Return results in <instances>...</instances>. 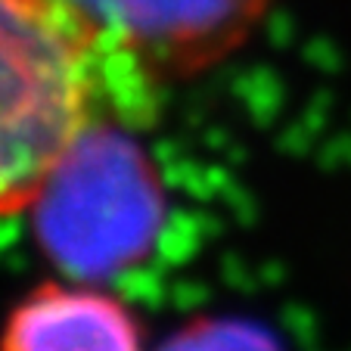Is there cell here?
Returning <instances> with one entry per match:
<instances>
[{"instance_id": "1", "label": "cell", "mask_w": 351, "mask_h": 351, "mask_svg": "<svg viewBox=\"0 0 351 351\" xmlns=\"http://www.w3.org/2000/svg\"><path fill=\"white\" fill-rule=\"evenodd\" d=\"M109 97L97 56L44 0H0V218L34 206Z\"/></svg>"}, {"instance_id": "2", "label": "cell", "mask_w": 351, "mask_h": 351, "mask_svg": "<svg viewBox=\"0 0 351 351\" xmlns=\"http://www.w3.org/2000/svg\"><path fill=\"white\" fill-rule=\"evenodd\" d=\"M32 208L47 255L84 280L140 261L162 221L153 168L109 119L87 128Z\"/></svg>"}, {"instance_id": "3", "label": "cell", "mask_w": 351, "mask_h": 351, "mask_svg": "<svg viewBox=\"0 0 351 351\" xmlns=\"http://www.w3.org/2000/svg\"><path fill=\"white\" fill-rule=\"evenodd\" d=\"M115 81H174L243 44L271 0H44Z\"/></svg>"}, {"instance_id": "4", "label": "cell", "mask_w": 351, "mask_h": 351, "mask_svg": "<svg viewBox=\"0 0 351 351\" xmlns=\"http://www.w3.org/2000/svg\"><path fill=\"white\" fill-rule=\"evenodd\" d=\"M0 351H143V345L119 298L93 286L44 283L13 308Z\"/></svg>"}, {"instance_id": "5", "label": "cell", "mask_w": 351, "mask_h": 351, "mask_svg": "<svg viewBox=\"0 0 351 351\" xmlns=\"http://www.w3.org/2000/svg\"><path fill=\"white\" fill-rule=\"evenodd\" d=\"M168 351H280L261 330L239 324H218L180 336Z\"/></svg>"}]
</instances>
